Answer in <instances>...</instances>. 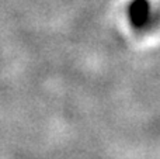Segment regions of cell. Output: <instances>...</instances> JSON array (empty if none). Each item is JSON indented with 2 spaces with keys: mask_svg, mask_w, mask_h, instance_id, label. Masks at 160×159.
<instances>
[{
  "mask_svg": "<svg viewBox=\"0 0 160 159\" xmlns=\"http://www.w3.org/2000/svg\"><path fill=\"white\" fill-rule=\"evenodd\" d=\"M129 18L133 27L146 28L152 20L150 6L146 0H136L129 7Z\"/></svg>",
  "mask_w": 160,
  "mask_h": 159,
  "instance_id": "obj_1",
  "label": "cell"
}]
</instances>
